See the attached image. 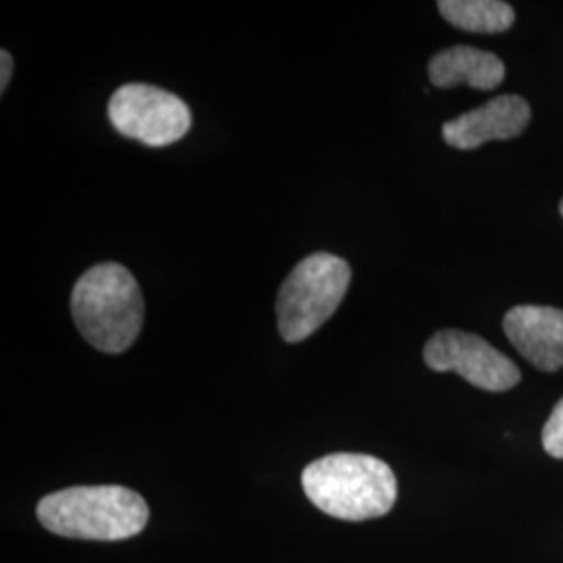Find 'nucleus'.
<instances>
[{"label":"nucleus","mask_w":563,"mask_h":563,"mask_svg":"<svg viewBox=\"0 0 563 563\" xmlns=\"http://www.w3.org/2000/svg\"><path fill=\"white\" fill-rule=\"evenodd\" d=\"M302 490L325 516L363 522L397 504V476L388 463L362 453H332L302 470Z\"/></svg>","instance_id":"f257e3e1"},{"label":"nucleus","mask_w":563,"mask_h":563,"mask_svg":"<svg viewBox=\"0 0 563 563\" xmlns=\"http://www.w3.org/2000/svg\"><path fill=\"white\" fill-rule=\"evenodd\" d=\"M71 318L81 336L109 355L128 351L141 334V286L120 263L92 265L71 292Z\"/></svg>","instance_id":"f03ea898"},{"label":"nucleus","mask_w":563,"mask_h":563,"mask_svg":"<svg viewBox=\"0 0 563 563\" xmlns=\"http://www.w3.org/2000/svg\"><path fill=\"white\" fill-rule=\"evenodd\" d=\"M42 526L65 539L125 541L148 523V505L139 493L118 486H71L51 493L38 504Z\"/></svg>","instance_id":"7ed1b4c3"},{"label":"nucleus","mask_w":563,"mask_h":563,"mask_svg":"<svg viewBox=\"0 0 563 563\" xmlns=\"http://www.w3.org/2000/svg\"><path fill=\"white\" fill-rule=\"evenodd\" d=\"M351 265L330 253L305 257L280 286L276 299L278 330L286 342L309 339L341 307L351 286Z\"/></svg>","instance_id":"20e7f679"},{"label":"nucleus","mask_w":563,"mask_h":563,"mask_svg":"<svg viewBox=\"0 0 563 563\" xmlns=\"http://www.w3.org/2000/svg\"><path fill=\"white\" fill-rule=\"evenodd\" d=\"M107 115L121 136L146 146H169L181 141L192 125V113L180 97L139 81L113 92Z\"/></svg>","instance_id":"39448f33"},{"label":"nucleus","mask_w":563,"mask_h":563,"mask_svg":"<svg viewBox=\"0 0 563 563\" xmlns=\"http://www.w3.org/2000/svg\"><path fill=\"white\" fill-rule=\"evenodd\" d=\"M423 362L434 372H457L486 393H505L522 380V372L478 334L439 330L423 346Z\"/></svg>","instance_id":"423d86ee"},{"label":"nucleus","mask_w":563,"mask_h":563,"mask_svg":"<svg viewBox=\"0 0 563 563\" xmlns=\"http://www.w3.org/2000/svg\"><path fill=\"white\" fill-rule=\"evenodd\" d=\"M530 104L518 95H501L443 125V139L460 151H474L486 142L520 136L530 123Z\"/></svg>","instance_id":"0eeeda50"},{"label":"nucleus","mask_w":563,"mask_h":563,"mask_svg":"<svg viewBox=\"0 0 563 563\" xmlns=\"http://www.w3.org/2000/svg\"><path fill=\"white\" fill-rule=\"evenodd\" d=\"M505 336L523 360L543 372L563 367V311L543 305H518L507 311Z\"/></svg>","instance_id":"6e6552de"},{"label":"nucleus","mask_w":563,"mask_h":563,"mask_svg":"<svg viewBox=\"0 0 563 563\" xmlns=\"http://www.w3.org/2000/svg\"><path fill=\"white\" fill-rule=\"evenodd\" d=\"M428 76L437 88L465 84L476 90H495L505 80L504 60L474 46H451L428 63Z\"/></svg>","instance_id":"1a4fd4ad"},{"label":"nucleus","mask_w":563,"mask_h":563,"mask_svg":"<svg viewBox=\"0 0 563 563\" xmlns=\"http://www.w3.org/2000/svg\"><path fill=\"white\" fill-rule=\"evenodd\" d=\"M439 11L453 27L472 34H501L516 21L514 7L501 0H441Z\"/></svg>","instance_id":"9d476101"},{"label":"nucleus","mask_w":563,"mask_h":563,"mask_svg":"<svg viewBox=\"0 0 563 563\" xmlns=\"http://www.w3.org/2000/svg\"><path fill=\"white\" fill-rule=\"evenodd\" d=\"M543 446L553 460H563V399L553 407L544 422Z\"/></svg>","instance_id":"9b49d317"},{"label":"nucleus","mask_w":563,"mask_h":563,"mask_svg":"<svg viewBox=\"0 0 563 563\" xmlns=\"http://www.w3.org/2000/svg\"><path fill=\"white\" fill-rule=\"evenodd\" d=\"M11 76H13V57L7 48H2L0 51V92L2 95L11 81Z\"/></svg>","instance_id":"f8f14e48"},{"label":"nucleus","mask_w":563,"mask_h":563,"mask_svg":"<svg viewBox=\"0 0 563 563\" xmlns=\"http://www.w3.org/2000/svg\"><path fill=\"white\" fill-rule=\"evenodd\" d=\"M560 213H562V218H563V199H562V202H560Z\"/></svg>","instance_id":"ddd939ff"}]
</instances>
